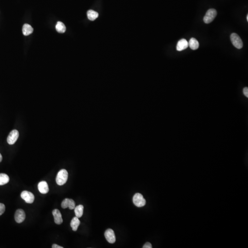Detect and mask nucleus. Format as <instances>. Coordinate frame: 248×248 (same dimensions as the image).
Here are the masks:
<instances>
[{
  "mask_svg": "<svg viewBox=\"0 0 248 248\" xmlns=\"http://www.w3.org/2000/svg\"><path fill=\"white\" fill-rule=\"evenodd\" d=\"M68 178V173L66 170L62 169L58 172L57 175L56 181L57 185H63L65 184Z\"/></svg>",
  "mask_w": 248,
  "mask_h": 248,
  "instance_id": "nucleus-1",
  "label": "nucleus"
},
{
  "mask_svg": "<svg viewBox=\"0 0 248 248\" xmlns=\"http://www.w3.org/2000/svg\"><path fill=\"white\" fill-rule=\"evenodd\" d=\"M231 42L234 46L237 49H241L243 47V41L241 38L236 33H233L230 36Z\"/></svg>",
  "mask_w": 248,
  "mask_h": 248,
  "instance_id": "nucleus-2",
  "label": "nucleus"
},
{
  "mask_svg": "<svg viewBox=\"0 0 248 248\" xmlns=\"http://www.w3.org/2000/svg\"><path fill=\"white\" fill-rule=\"evenodd\" d=\"M133 202L135 206L138 207H142L146 204V200L141 194L137 193L133 198Z\"/></svg>",
  "mask_w": 248,
  "mask_h": 248,
  "instance_id": "nucleus-3",
  "label": "nucleus"
},
{
  "mask_svg": "<svg viewBox=\"0 0 248 248\" xmlns=\"http://www.w3.org/2000/svg\"><path fill=\"white\" fill-rule=\"evenodd\" d=\"M217 15V11L215 9H210L206 12L204 18V21L205 23H210L214 20Z\"/></svg>",
  "mask_w": 248,
  "mask_h": 248,
  "instance_id": "nucleus-4",
  "label": "nucleus"
},
{
  "mask_svg": "<svg viewBox=\"0 0 248 248\" xmlns=\"http://www.w3.org/2000/svg\"><path fill=\"white\" fill-rule=\"evenodd\" d=\"M21 197L27 203L32 204L34 201V195L32 193L29 191H23L21 194Z\"/></svg>",
  "mask_w": 248,
  "mask_h": 248,
  "instance_id": "nucleus-5",
  "label": "nucleus"
},
{
  "mask_svg": "<svg viewBox=\"0 0 248 248\" xmlns=\"http://www.w3.org/2000/svg\"><path fill=\"white\" fill-rule=\"evenodd\" d=\"M19 137V132L16 130H14L9 133L7 138V142L10 145H13L17 141Z\"/></svg>",
  "mask_w": 248,
  "mask_h": 248,
  "instance_id": "nucleus-6",
  "label": "nucleus"
},
{
  "mask_svg": "<svg viewBox=\"0 0 248 248\" xmlns=\"http://www.w3.org/2000/svg\"><path fill=\"white\" fill-rule=\"evenodd\" d=\"M105 238L108 243L114 244L116 241V237L114 231L111 229H108L104 233Z\"/></svg>",
  "mask_w": 248,
  "mask_h": 248,
  "instance_id": "nucleus-7",
  "label": "nucleus"
},
{
  "mask_svg": "<svg viewBox=\"0 0 248 248\" xmlns=\"http://www.w3.org/2000/svg\"><path fill=\"white\" fill-rule=\"evenodd\" d=\"M61 207L63 209L69 208L70 210H73L75 207V203L74 201L72 199H65L61 204Z\"/></svg>",
  "mask_w": 248,
  "mask_h": 248,
  "instance_id": "nucleus-8",
  "label": "nucleus"
},
{
  "mask_svg": "<svg viewBox=\"0 0 248 248\" xmlns=\"http://www.w3.org/2000/svg\"><path fill=\"white\" fill-rule=\"evenodd\" d=\"M15 220L16 222L21 223L24 221L25 219V213L22 209H18L16 211L15 216Z\"/></svg>",
  "mask_w": 248,
  "mask_h": 248,
  "instance_id": "nucleus-9",
  "label": "nucleus"
},
{
  "mask_svg": "<svg viewBox=\"0 0 248 248\" xmlns=\"http://www.w3.org/2000/svg\"><path fill=\"white\" fill-rule=\"evenodd\" d=\"M39 191L42 194H46L49 192L48 185L46 181H41L38 185Z\"/></svg>",
  "mask_w": 248,
  "mask_h": 248,
  "instance_id": "nucleus-10",
  "label": "nucleus"
},
{
  "mask_svg": "<svg viewBox=\"0 0 248 248\" xmlns=\"http://www.w3.org/2000/svg\"><path fill=\"white\" fill-rule=\"evenodd\" d=\"M54 221L56 224L57 225H60L63 223V219H62V215L60 211L58 209H55L53 211Z\"/></svg>",
  "mask_w": 248,
  "mask_h": 248,
  "instance_id": "nucleus-11",
  "label": "nucleus"
},
{
  "mask_svg": "<svg viewBox=\"0 0 248 248\" xmlns=\"http://www.w3.org/2000/svg\"><path fill=\"white\" fill-rule=\"evenodd\" d=\"M188 47V42L185 39H182L179 40L177 43V50L178 51H182L187 48Z\"/></svg>",
  "mask_w": 248,
  "mask_h": 248,
  "instance_id": "nucleus-12",
  "label": "nucleus"
},
{
  "mask_svg": "<svg viewBox=\"0 0 248 248\" xmlns=\"http://www.w3.org/2000/svg\"><path fill=\"white\" fill-rule=\"evenodd\" d=\"M33 28L30 24L25 23L23 26L22 32L24 36H29L33 32Z\"/></svg>",
  "mask_w": 248,
  "mask_h": 248,
  "instance_id": "nucleus-13",
  "label": "nucleus"
},
{
  "mask_svg": "<svg viewBox=\"0 0 248 248\" xmlns=\"http://www.w3.org/2000/svg\"><path fill=\"white\" fill-rule=\"evenodd\" d=\"M188 46L190 47L191 49L193 50H196L199 48L200 44L199 41L194 38H192L188 42Z\"/></svg>",
  "mask_w": 248,
  "mask_h": 248,
  "instance_id": "nucleus-14",
  "label": "nucleus"
},
{
  "mask_svg": "<svg viewBox=\"0 0 248 248\" xmlns=\"http://www.w3.org/2000/svg\"><path fill=\"white\" fill-rule=\"evenodd\" d=\"M80 223H81V222H80V221L79 220V218L76 216L74 217L72 219L71 222H70V226H71L73 230L74 231H77L79 225H80Z\"/></svg>",
  "mask_w": 248,
  "mask_h": 248,
  "instance_id": "nucleus-15",
  "label": "nucleus"
},
{
  "mask_svg": "<svg viewBox=\"0 0 248 248\" xmlns=\"http://www.w3.org/2000/svg\"><path fill=\"white\" fill-rule=\"evenodd\" d=\"M74 212L75 216L78 218H81L83 214L84 206L82 205H79L74 208Z\"/></svg>",
  "mask_w": 248,
  "mask_h": 248,
  "instance_id": "nucleus-16",
  "label": "nucleus"
},
{
  "mask_svg": "<svg viewBox=\"0 0 248 248\" xmlns=\"http://www.w3.org/2000/svg\"><path fill=\"white\" fill-rule=\"evenodd\" d=\"M56 31L58 33H64L65 32L66 28L65 26V24H64L63 23L58 21L57 22L56 25Z\"/></svg>",
  "mask_w": 248,
  "mask_h": 248,
  "instance_id": "nucleus-17",
  "label": "nucleus"
},
{
  "mask_svg": "<svg viewBox=\"0 0 248 248\" xmlns=\"http://www.w3.org/2000/svg\"><path fill=\"white\" fill-rule=\"evenodd\" d=\"M87 15L88 19L90 20L94 21L99 17V13L92 10H90L87 11Z\"/></svg>",
  "mask_w": 248,
  "mask_h": 248,
  "instance_id": "nucleus-18",
  "label": "nucleus"
},
{
  "mask_svg": "<svg viewBox=\"0 0 248 248\" xmlns=\"http://www.w3.org/2000/svg\"><path fill=\"white\" fill-rule=\"evenodd\" d=\"M9 182L8 175L4 173H0V186L6 184Z\"/></svg>",
  "mask_w": 248,
  "mask_h": 248,
  "instance_id": "nucleus-19",
  "label": "nucleus"
},
{
  "mask_svg": "<svg viewBox=\"0 0 248 248\" xmlns=\"http://www.w3.org/2000/svg\"><path fill=\"white\" fill-rule=\"evenodd\" d=\"M5 211V206L3 204L0 203V216L2 215Z\"/></svg>",
  "mask_w": 248,
  "mask_h": 248,
  "instance_id": "nucleus-20",
  "label": "nucleus"
},
{
  "mask_svg": "<svg viewBox=\"0 0 248 248\" xmlns=\"http://www.w3.org/2000/svg\"><path fill=\"white\" fill-rule=\"evenodd\" d=\"M152 248V245L151 244V243H149V242H147V243H145V245H144L143 246V248Z\"/></svg>",
  "mask_w": 248,
  "mask_h": 248,
  "instance_id": "nucleus-21",
  "label": "nucleus"
},
{
  "mask_svg": "<svg viewBox=\"0 0 248 248\" xmlns=\"http://www.w3.org/2000/svg\"><path fill=\"white\" fill-rule=\"evenodd\" d=\"M243 93L244 95L246 97H248V87H245L243 89Z\"/></svg>",
  "mask_w": 248,
  "mask_h": 248,
  "instance_id": "nucleus-22",
  "label": "nucleus"
},
{
  "mask_svg": "<svg viewBox=\"0 0 248 248\" xmlns=\"http://www.w3.org/2000/svg\"><path fill=\"white\" fill-rule=\"evenodd\" d=\"M53 248H63V247L60 246H58L56 244H53L52 246Z\"/></svg>",
  "mask_w": 248,
  "mask_h": 248,
  "instance_id": "nucleus-23",
  "label": "nucleus"
},
{
  "mask_svg": "<svg viewBox=\"0 0 248 248\" xmlns=\"http://www.w3.org/2000/svg\"><path fill=\"white\" fill-rule=\"evenodd\" d=\"M2 154L0 153V162L2 161Z\"/></svg>",
  "mask_w": 248,
  "mask_h": 248,
  "instance_id": "nucleus-24",
  "label": "nucleus"
},
{
  "mask_svg": "<svg viewBox=\"0 0 248 248\" xmlns=\"http://www.w3.org/2000/svg\"><path fill=\"white\" fill-rule=\"evenodd\" d=\"M246 18H247V21H248V15H247V17Z\"/></svg>",
  "mask_w": 248,
  "mask_h": 248,
  "instance_id": "nucleus-25",
  "label": "nucleus"
}]
</instances>
